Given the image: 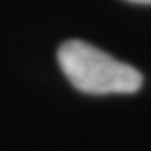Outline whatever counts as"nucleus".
Masks as SVG:
<instances>
[{
  "label": "nucleus",
  "mask_w": 151,
  "mask_h": 151,
  "mask_svg": "<svg viewBox=\"0 0 151 151\" xmlns=\"http://www.w3.org/2000/svg\"><path fill=\"white\" fill-rule=\"evenodd\" d=\"M57 57L68 80L82 93H135L142 86V75L133 66L113 58L88 42H64Z\"/></svg>",
  "instance_id": "1"
},
{
  "label": "nucleus",
  "mask_w": 151,
  "mask_h": 151,
  "mask_svg": "<svg viewBox=\"0 0 151 151\" xmlns=\"http://www.w3.org/2000/svg\"><path fill=\"white\" fill-rule=\"evenodd\" d=\"M127 2H135V4H151V0H127Z\"/></svg>",
  "instance_id": "2"
}]
</instances>
